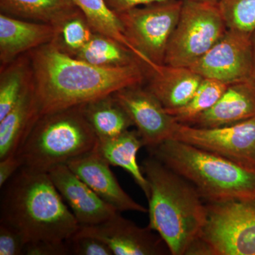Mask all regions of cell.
Listing matches in <instances>:
<instances>
[{"mask_svg":"<svg viewBox=\"0 0 255 255\" xmlns=\"http://www.w3.org/2000/svg\"><path fill=\"white\" fill-rule=\"evenodd\" d=\"M200 147L255 170V117L216 128L179 123L173 138Z\"/></svg>","mask_w":255,"mask_h":255,"instance_id":"9c48e42d","label":"cell"},{"mask_svg":"<svg viewBox=\"0 0 255 255\" xmlns=\"http://www.w3.org/2000/svg\"><path fill=\"white\" fill-rule=\"evenodd\" d=\"M30 60L39 118L142 85L146 77L142 63L97 66L68 54L55 40L31 50Z\"/></svg>","mask_w":255,"mask_h":255,"instance_id":"6da1fadb","label":"cell"},{"mask_svg":"<svg viewBox=\"0 0 255 255\" xmlns=\"http://www.w3.org/2000/svg\"><path fill=\"white\" fill-rule=\"evenodd\" d=\"M227 31L217 4L183 0L164 64L189 68Z\"/></svg>","mask_w":255,"mask_h":255,"instance_id":"52a82bcc","label":"cell"},{"mask_svg":"<svg viewBox=\"0 0 255 255\" xmlns=\"http://www.w3.org/2000/svg\"><path fill=\"white\" fill-rule=\"evenodd\" d=\"M73 56L92 65L105 68L142 63L130 50L119 42L95 33L90 41Z\"/></svg>","mask_w":255,"mask_h":255,"instance_id":"603a6c76","label":"cell"},{"mask_svg":"<svg viewBox=\"0 0 255 255\" xmlns=\"http://www.w3.org/2000/svg\"><path fill=\"white\" fill-rule=\"evenodd\" d=\"M253 40V80L255 82V33L252 37Z\"/></svg>","mask_w":255,"mask_h":255,"instance_id":"d6a6232c","label":"cell"},{"mask_svg":"<svg viewBox=\"0 0 255 255\" xmlns=\"http://www.w3.org/2000/svg\"><path fill=\"white\" fill-rule=\"evenodd\" d=\"M32 82L31 65L14 60L1 71L0 79V120L17 103Z\"/></svg>","mask_w":255,"mask_h":255,"instance_id":"cb8c5ba5","label":"cell"},{"mask_svg":"<svg viewBox=\"0 0 255 255\" xmlns=\"http://www.w3.org/2000/svg\"><path fill=\"white\" fill-rule=\"evenodd\" d=\"M119 213L98 224L80 226L76 234L100 240L112 250L114 255L170 254L158 234H154L148 227H139Z\"/></svg>","mask_w":255,"mask_h":255,"instance_id":"7c38bea8","label":"cell"},{"mask_svg":"<svg viewBox=\"0 0 255 255\" xmlns=\"http://www.w3.org/2000/svg\"><path fill=\"white\" fill-rule=\"evenodd\" d=\"M191 1H199V2L210 3V4H217L219 0H191Z\"/></svg>","mask_w":255,"mask_h":255,"instance_id":"836d02e7","label":"cell"},{"mask_svg":"<svg viewBox=\"0 0 255 255\" xmlns=\"http://www.w3.org/2000/svg\"><path fill=\"white\" fill-rule=\"evenodd\" d=\"M26 241L22 234L13 226L0 224V255H23Z\"/></svg>","mask_w":255,"mask_h":255,"instance_id":"f1b7e54d","label":"cell"},{"mask_svg":"<svg viewBox=\"0 0 255 255\" xmlns=\"http://www.w3.org/2000/svg\"><path fill=\"white\" fill-rule=\"evenodd\" d=\"M146 77L148 79L146 88L167 111L185 105L204 79L189 68L165 64L156 69L146 68Z\"/></svg>","mask_w":255,"mask_h":255,"instance_id":"e0dca14e","label":"cell"},{"mask_svg":"<svg viewBox=\"0 0 255 255\" xmlns=\"http://www.w3.org/2000/svg\"><path fill=\"white\" fill-rule=\"evenodd\" d=\"M85 117L98 140H107L127 131L132 121L114 95L83 105Z\"/></svg>","mask_w":255,"mask_h":255,"instance_id":"44dd1931","label":"cell"},{"mask_svg":"<svg viewBox=\"0 0 255 255\" xmlns=\"http://www.w3.org/2000/svg\"><path fill=\"white\" fill-rule=\"evenodd\" d=\"M67 165L101 199L119 212L148 211L143 206L135 202L122 189L111 170V164L95 150L73 159Z\"/></svg>","mask_w":255,"mask_h":255,"instance_id":"5bb4252c","label":"cell"},{"mask_svg":"<svg viewBox=\"0 0 255 255\" xmlns=\"http://www.w3.org/2000/svg\"><path fill=\"white\" fill-rule=\"evenodd\" d=\"M142 146L143 142L137 130H128L112 138L98 140L95 150L111 165L122 167L128 172L148 199L150 187L136 159Z\"/></svg>","mask_w":255,"mask_h":255,"instance_id":"d6986e66","label":"cell"},{"mask_svg":"<svg viewBox=\"0 0 255 255\" xmlns=\"http://www.w3.org/2000/svg\"><path fill=\"white\" fill-rule=\"evenodd\" d=\"M1 14L60 28L81 12L73 0H0Z\"/></svg>","mask_w":255,"mask_h":255,"instance_id":"ffe728a7","label":"cell"},{"mask_svg":"<svg viewBox=\"0 0 255 255\" xmlns=\"http://www.w3.org/2000/svg\"><path fill=\"white\" fill-rule=\"evenodd\" d=\"M113 95L130 117L144 146L149 150L173 138L179 122L147 88L135 85L119 90Z\"/></svg>","mask_w":255,"mask_h":255,"instance_id":"8fae6325","label":"cell"},{"mask_svg":"<svg viewBox=\"0 0 255 255\" xmlns=\"http://www.w3.org/2000/svg\"><path fill=\"white\" fill-rule=\"evenodd\" d=\"M228 85L211 79H203L191 100L185 105L167 111L179 123L187 124L193 119L210 110L221 98Z\"/></svg>","mask_w":255,"mask_h":255,"instance_id":"d4e9b609","label":"cell"},{"mask_svg":"<svg viewBox=\"0 0 255 255\" xmlns=\"http://www.w3.org/2000/svg\"><path fill=\"white\" fill-rule=\"evenodd\" d=\"M22 165V160L16 153L0 159V187H4Z\"/></svg>","mask_w":255,"mask_h":255,"instance_id":"4dcf8cb0","label":"cell"},{"mask_svg":"<svg viewBox=\"0 0 255 255\" xmlns=\"http://www.w3.org/2000/svg\"><path fill=\"white\" fill-rule=\"evenodd\" d=\"M38 119L32 80L17 103L0 120V159L18 152Z\"/></svg>","mask_w":255,"mask_h":255,"instance_id":"ac0fdd59","label":"cell"},{"mask_svg":"<svg viewBox=\"0 0 255 255\" xmlns=\"http://www.w3.org/2000/svg\"><path fill=\"white\" fill-rule=\"evenodd\" d=\"M217 6L227 29L253 36L255 33V0H219Z\"/></svg>","mask_w":255,"mask_h":255,"instance_id":"484cf974","label":"cell"},{"mask_svg":"<svg viewBox=\"0 0 255 255\" xmlns=\"http://www.w3.org/2000/svg\"><path fill=\"white\" fill-rule=\"evenodd\" d=\"M182 4L183 0H171L117 13L124 34L143 57L146 68L156 69L164 65Z\"/></svg>","mask_w":255,"mask_h":255,"instance_id":"ba28073f","label":"cell"},{"mask_svg":"<svg viewBox=\"0 0 255 255\" xmlns=\"http://www.w3.org/2000/svg\"><path fill=\"white\" fill-rule=\"evenodd\" d=\"M150 150L209 203L255 201V169L175 139Z\"/></svg>","mask_w":255,"mask_h":255,"instance_id":"277c9868","label":"cell"},{"mask_svg":"<svg viewBox=\"0 0 255 255\" xmlns=\"http://www.w3.org/2000/svg\"><path fill=\"white\" fill-rule=\"evenodd\" d=\"M252 37L227 29L219 41L189 68L201 78L228 85L253 80Z\"/></svg>","mask_w":255,"mask_h":255,"instance_id":"30bf717a","label":"cell"},{"mask_svg":"<svg viewBox=\"0 0 255 255\" xmlns=\"http://www.w3.org/2000/svg\"><path fill=\"white\" fill-rule=\"evenodd\" d=\"M82 11L94 33L115 40L133 53L145 65L143 57L130 44L124 34L118 14L111 9L105 0H73Z\"/></svg>","mask_w":255,"mask_h":255,"instance_id":"7402d4cb","label":"cell"},{"mask_svg":"<svg viewBox=\"0 0 255 255\" xmlns=\"http://www.w3.org/2000/svg\"><path fill=\"white\" fill-rule=\"evenodd\" d=\"M149 187L148 227L172 255L189 254L207 219V206L196 188L154 156L142 162Z\"/></svg>","mask_w":255,"mask_h":255,"instance_id":"3957f363","label":"cell"},{"mask_svg":"<svg viewBox=\"0 0 255 255\" xmlns=\"http://www.w3.org/2000/svg\"><path fill=\"white\" fill-rule=\"evenodd\" d=\"M70 253L75 255H114L105 243L95 237L75 233L68 240Z\"/></svg>","mask_w":255,"mask_h":255,"instance_id":"83f0119b","label":"cell"},{"mask_svg":"<svg viewBox=\"0 0 255 255\" xmlns=\"http://www.w3.org/2000/svg\"><path fill=\"white\" fill-rule=\"evenodd\" d=\"M48 173L80 226L98 224L118 214L117 209L101 199L67 164L56 166Z\"/></svg>","mask_w":255,"mask_h":255,"instance_id":"4fadbf2b","label":"cell"},{"mask_svg":"<svg viewBox=\"0 0 255 255\" xmlns=\"http://www.w3.org/2000/svg\"><path fill=\"white\" fill-rule=\"evenodd\" d=\"M23 255H68L71 253L68 241H37L26 243Z\"/></svg>","mask_w":255,"mask_h":255,"instance_id":"f546056e","label":"cell"},{"mask_svg":"<svg viewBox=\"0 0 255 255\" xmlns=\"http://www.w3.org/2000/svg\"><path fill=\"white\" fill-rule=\"evenodd\" d=\"M59 28L0 14V60L9 65L25 52L33 50L56 39Z\"/></svg>","mask_w":255,"mask_h":255,"instance_id":"9a60e30c","label":"cell"},{"mask_svg":"<svg viewBox=\"0 0 255 255\" xmlns=\"http://www.w3.org/2000/svg\"><path fill=\"white\" fill-rule=\"evenodd\" d=\"M206 206L205 226L188 255H255V201Z\"/></svg>","mask_w":255,"mask_h":255,"instance_id":"8992f818","label":"cell"},{"mask_svg":"<svg viewBox=\"0 0 255 255\" xmlns=\"http://www.w3.org/2000/svg\"><path fill=\"white\" fill-rule=\"evenodd\" d=\"M167 1L171 0H105L107 5L116 13L123 12L137 6Z\"/></svg>","mask_w":255,"mask_h":255,"instance_id":"1f68e13d","label":"cell"},{"mask_svg":"<svg viewBox=\"0 0 255 255\" xmlns=\"http://www.w3.org/2000/svg\"><path fill=\"white\" fill-rule=\"evenodd\" d=\"M94 33L81 11L62 25L55 41L62 50L74 55L90 41Z\"/></svg>","mask_w":255,"mask_h":255,"instance_id":"4316f807","label":"cell"},{"mask_svg":"<svg viewBox=\"0 0 255 255\" xmlns=\"http://www.w3.org/2000/svg\"><path fill=\"white\" fill-rule=\"evenodd\" d=\"M97 141L80 105L40 117L16 154L23 167L48 172L92 152Z\"/></svg>","mask_w":255,"mask_h":255,"instance_id":"5b68a950","label":"cell"},{"mask_svg":"<svg viewBox=\"0 0 255 255\" xmlns=\"http://www.w3.org/2000/svg\"><path fill=\"white\" fill-rule=\"evenodd\" d=\"M255 117L254 80L228 85L221 98L210 110L193 119L187 125L216 128L239 123Z\"/></svg>","mask_w":255,"mask_h":255,"instance_id":"2e32d148","label":"cell"},{"mask_svg":"<svg viewBox=\"0 0 255 255\" xmlns=\"http://www.w3.org/2000/svg\"><path fill=\"white\" fill-rule=\"evenodd\" d=\"M4 187L1 222L17 229L26 243L68 241L80 228L48 172L21 167Z\"/></svg>","mask_w":255,"mask_h":255,"instance_id":"7a4b0ae2","label":"cell"}]
</instances>
